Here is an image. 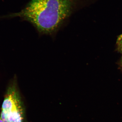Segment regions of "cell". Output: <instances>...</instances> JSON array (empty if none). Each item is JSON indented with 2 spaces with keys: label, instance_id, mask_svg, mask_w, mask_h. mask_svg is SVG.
<instances>
[{
  "label": "cell",
  "instance_id": "1",
  "mask_svg": "<svg viewBox=\"0 0 122 122\" xmlns=\"http://www.w3.org/2000/svg\"><path fill=\"white\" fill-rule=\"evenodd\" d=\"M91 0H30L20 12L9 15L29 22L40 34L54 35L71 17Z\"/></svg>",
  "mask_w": 122,
  "mask_h": 122
},
{
  "label": "cell",
  "instance_id": "2",
  "mask_svg": "<svg viewBox=\"0 0 122 122\" xmlns=\"http://www.w3.org/2000/svg\"><path fill=\"white\" fill-rule=\"evenodd\" d=\"M16 76L9 84L1 107L0 118L4 122H24L25 111Z\"/></svg>",
  "mask_w": 122,
  "mask_h": 122
},
{
  "label": "cell",
  "instance_id": "3",
  "mask_svg": "<svg viewBox=\"0 0 122 122\" xmlns=\"http://www.w3.org/2000/svg\"><path fill=\"white\" fill-rule=\"evenodd\" d=\"M119 38V40H120V41H121V45H122V35L120 36V37Z\"/></svg>",
  "mask_w": 122,
  "mask_h": 122
},
{
  "label": "cell",
  "instance_id": "4",
  "mask_svg": "<svg viewBox=\"0 0 122 122\" xmlns=\"http://www.w3.org/2000/svg\"><path fill=\"white\" fill-rule=\"evenodd\" d=\"M0 122H4L2 120H1L0 118Z\"/></svg>",
  "mask_w": 122,
  "mask_h": 122
},
{
  "label": "cell",
  "instance_id": "5",
  "mask_svg": "<svg viewBox=\"0 0 122 122\" xmlns=\"http://www.w3.org/2000/svg\"><path fill=\"white\" fill-rule=\"evenodd\" d=\"M121 63H122V61H121Z\"/></svg>",
  "mask_w": 122,
  "mask_h": 122
}]
</instances>
